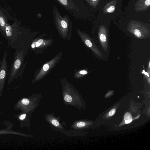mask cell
I'll use <instances>...</instances> for the list:
<instances>
[{
    "mask_svg": "<svg viewBox=\"0 0 150 150\" xmlns=\"http://www.w3.org/2000/svg\"><path fill=\"white\" fill-rule=\"evenodd\" d=\"M124 120L126 124H128L131 122L132 120V117L131 114L129 112H126L124 115Z\"/></svg>",
    "mask_w": 150,
    "mask_h": 150,
    "instance_id": "13",
    "label": "cell"
},
{
    "mask_svg": "<svg viewBox=\"0 0 150 150\" xmlns=\"http://www.w3.org/2000/svg\"><path fill=\"white\" fill-rule=\"evenodd\" d=\"M86 45L88 47H91L92 46V44L91 41L88 39H86L85 41Z\"/></svg>",
    "mask_w": 150,
    "mask_h": 150,
    "instance_id": "21",
    "label": "cell"
},
{
    "mask_svg": "<svg viewBox=\"0 0 150 150\" xmlns=\"http://www.w3.org/2000/svg\"><path fill=\"white\" fill-rule=\"evenodd\" d=\"M58 59V57L57 56L50 62L45 64L35 77L36 80H39L42 78L54 66Z\"/></svg>",
    "mask_w": 150,
    "mask_h": 150,
    "instance_id": "5",
    "label": "cell"
},
{
    "mask_svg": "<svg viewBox=\"0 0 150 150\" xmlns=\"http://www.w3.org/2000/svg\"><path fill=\"white\" fill-rule=\"evenodd\" d=\"M7 54L6 50L0 68V91L3 90L5 81L7 75V65L6 58Z\"/></svg>",
    "mask_w": 150,
    "mask_h": 150,
    "instance_id": "4",
    "label": "cell"
},
{
    "mask_svg": "<svg viewBox=\"0 0 150 150\" xmlns=\"http://www.w3.org/2000/svg\"><path fill=\"white\" fill-rule=\"evenodd\" d=\"M1 43V42H0V43Z\"/></svg>",
    "mask_w": 150,
    "mask_h": 150,
    "instance_id": "26",
    "label": "cell"
},
{
    "mask_svg": "<svg viewBox=\"0 0 150 150\" xmlns=\"http://www.w3.org/2000/svg\"><path fill=\"white\" fill-rule=\"evenodd\" d=\"M64 100L65 101L68 103H71L72 101V98L71 96L69 94H66L64 97Z\"/></svg>",
    "mask_w": 150,
    "mask_h": 150,
    "instance_id": "15",
    "label": "cell"
},
{
    "mask_svg": "<svg viewBox=\"0 0 150 150\" xmlns=\"http://www.w3.org/2000/svg\"><path fill=\"white\" fill-rule=\"evenodd\" d=\"M115 111L116 110L115 109H112L109 112L108 115L110 116L113 115L115 113Z\"/></svg>",
    "mask_w": 150,
    "mask_h": 150,
    "instance_id": "22",
    "label": "cell"
},
{
    "mask_svg": "<svg viewBox=\"0 0 150 150\" xmlns=\"http://www.w3.org/2000/svg\"><path fill=\"white\" fill-rule=\"evenodd\" d=\"M116 1L115 0L112 1L107 3L103 8L104 13H111L114 11L115 8Z\"/></svg>",
    "mask_w": 150,
    "mask_h": 150,
    "instance_id": "8",
    "label": "cell"
},
{
    "mask_svg": "<svg viewBox=\"0 0 150 150\" xmlns=\"http://www.w3.org/2000/svg\"><path fill=\"white\" fill-rule=\"evenodd\" d=\"M26 117V114L25 113H23L19 115L18 118L19 120H23Z\"/></svg>",
    "mask_w": 150,
    "mask_h": 150,
    "instance_id": "20",
    "label": "cell"
},
{
    "mask_svg": "<svg viewBox=\"0 0 150 150\" xmlns=\"http://www.w3.org/2000/svg\"><path fill=\"white\" fill-rule=\"evenodd\" d=\"M150 6V0H138L135 4L134 9L137 11H144L149 8Z\"/></svg>",
    "mask_w": 150,
    "mask_h": 150,
    "instance_id": "6",
    "label": "cell"
},
{
    "mask_svg": "<svg viewBox=\"0 0 150 150\" xmlns=\"http://www.w3.org/2000/svg\"><path fill=\"white\" fill-rule=\"evenodd\" d=\"M30 104V100L27 98H24L19 100L16 105L17 108L21 109L24 111L27 110V108Z\"/></svg>",
    "mask_w": 150,
    "mask_h": 150,
    "instance_id": "7",
    "label": "cell"
},
{
    "mask_svg": "<svg viewBox=\"0 0 150 150\" xmlns=\"http://www.w3.org/2000/svg\"><path fill=\"white\" fill-rule=\"evenodd\" d=\"M13 31L12 26L6 23L5 29L4 33L7 37V38L10 40H13L15 38L13 34Z\"/></svg>",
    "mask_w": 150,
    "mask_h": 150,
    "instance_id": "9",
    "label": "cell"
},
{
    "mask_svg": "<svg viewBox=\"0 0 150 150\" xmlns=\"http://www.w3.org/2000/svg\"><path fill=\"white\" fill-rule=\"evenodd\" d=\"M87 72L85 70H81L79 71V73L82 75H85L87 74Z\"/></svg>",
    "mask_w": 150,
    "mask_h": 150,
    "instance_id": "23",
    "label": "cell"
},
{
    "mask_svg": "<svg viewBox=\"0 0 150 150\" xmlns=\"http://www.w3.org/2000/svg\"><path fill=\"white\" fill-rule=\"evenodd\" d=\"M51 123L54 126L58 127L59 125V122L56 119H52L51 121Z\"/></svg>",
    "mask_w": 150,
    "mask_h": 150,
    "instance_id": "18",
    "label": "cell"
},
{
    "mask_svg": "<svg viewBox=\"0 0 150 150\" xmlns=\"http://www.w3.org/2000/svg\"><path fill=\"white\" fill-rule=\"evenodd\" d=\"M133 32L135 35L137 37H139L141 36V33L140 30L138 28H134Z\"/></svg>",
    "mask_w": 150,
    "mask_h": 150,
    "instance_id": "17",
    "label": "cell"
},
{
    "mask_svg": "<svg viewBox=\"0 0 150 150\" xmlns=\"http://www.w3.org/2000/svg\"><path fill=\"white\" fill-rule=\"evenodd\" d=\"M86 125L85 122H83L80 121L76 122L75 126L77 127H84Z\"/></svg>",
    "mask_w": 150,
    "mask_h": 150,
    "instance_id": "16",
    "label": "cell"
},
{
    "mask_svg": "<svg viewBox=\"0 0 150 150\" xmlns=\"http://www.w3.org/2000/svg\"><path fill=\"white\" fill-rule=\"evenodd\" d=\"M18 134L23 136L25 135L24 134L20 133L19 132H13L12 131H11L8 130H0V135L1 134Z\"/></svg>",
    "mask_w": 150,
    "mask_h": 150,
    "instance_id": "12",
    "label": "cell"
},
{
    "mask_svg": "<svg viewBox=\"0 0 150 150\" xmlns=\"http://www.w3.org/2000/svg\"><path fill=\"white\" fill-rule=\"evenodd\" d=\"M46 44V41H44L42 39H40L37 41L34 42L31 45V47L34 48L35 47H39L41 45H45Z\"/></svg>",
    "mask_w": 150,
    "mask_h": 150,
    "instance_id": "10",
    "label": "cell"
},
{
    "mask_svg": "<svg viewBox=\"0 0 150 150\" xmlns=\"http://www.w3.org/2000/svg\"><path fill=\"white\" fill-rule=\"evenodd\" d=\"M100 40L102 41L105 42L106 40V38L105 36L103 34H101L100 36Z\"/></svg>",
    "mask_w": 150,
    "mask_h": 150,
    "instance_id": "19",
    "label": "cell"
},
{
    "mask_svg": "<svg viewBox=\"0 0 150 150\" xmlns=\"http://www.w3.org/2000/svg\"><path fill=\"white\" fill-rule=\"evenodd\" d=\"M142 73L144 74L145 75L147 76L148 77H149V75L148 73H147V72H146L144 70H143L142 72Z\"/></svg>",
    "mask_w": 150,
    "mask_h": 150,
    "instance_id": "24",
    "label": "cell"
},
{
    "mask_svg": "<svg viewBox=\"0 0 150 150\" xmlns=\"http://www.w3.org/2000/svg\"><path fill=\"white\" fill-rule=\"evenodd\" d=\"M6 24L4 18L1 13L0 14V28L4 33Z\"/></svg>",
    "mask_w": 150,
    "mask_h": 150,
    "instance_id": "11",
    "label": "cell"
},
{
    "mask_svg": "<svg viewBox=\"0 0 150 150\" xmlns=\"http://www.w3.org/2000/svg\"><path fill=\"white\" fill-rule=\"evenodd\" d=\"M53 14L54 24L59 32L63 36H66L71 30L72 21L68 15L62 16L57 7L53 6Z\"/></svg>",
    "mask_w": 150,
    "mask_h": 150,
    "instance_id": "2",
    "label": "cell"
},
{
    "mask_svg": "<svg viewBox=\"0 0 150 150\" xmlns=\"http://www.w3.org/2000/svg\"><path fill=\"white\" fill-rule=\"evenodd\" d=\"M76 19L84 18V5L83 0H54Z\"/></svg>",
    "mask_w": 150,
    "mask_h": 150,
    "instance_id": "1",
    "label": "cell"
},
{
    "mask_svg": "<svg viewBox=\"0 0 150 150\" xmlns=\"http://www.w3.org/2000/svg\"><path fill=\"white\" fill-rule=\"evenodd\" d=\"M91 6L95 8L99 3L100 0H85Z\"/></svg>",
    "mask_w": 150,
    "mask_h": 150,
    "instance_id": "14",
    "label": "cell"
},
{
    "mask_svg": "<svg viewBox=\"0 0 150 150\" xmlns=\"http://www.w3.org/2000/svg\"><path fill=\"white\" fill-rule=\"evenodd\" d=\"M150 62H149V67H150Z\"/></svg>",
    "mask_w": 150,
    "mask_h": 150,
    "instance_id": "25",
    "label": "cell"
},
{
    "mask_svg": "<svg viewBox=\"0 0 150 150\" xmlns=\"http://www.w3.org/2000/svg\"><path fill=\"white\" fill-rule=\"evenodd\" d=\"M23 51L18 52L14 60L9 76V81H12L20 69L23 58Z\"/></svg>",
    "mask_w": 150,
    "mask_h": 150,
    "instance_id": "3",
    "label": "cell"
}]
</instances>
